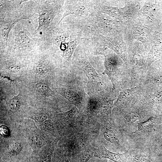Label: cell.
<instances>
[{
    "mask_svg": "<svg viewBox=\"0 0 162 162\" xmlns=\"http://www.w3.org/2000/svg\"><path fill=\"white\" fill-rule=\"evenodd\" d=\"M34 90L45 96H51L53 92L48 86L45 83L39 82L35 83L33 85Z\"/></svg>",
    "mask_w": 162,
    "mask_h": 162,
    "instance_id": "6",
    "label": "cell"
},
{
    "mask_svg": "<svg viewBox=\"0 0 162 162\" xmlns=\"http://www.w3.org/2000/svg\"><path fill=\"white\" fill-rule=\"evenodd\" d=\"M94 156L96 158L109 159L114 162H127L129 157V154L126 152L123 153H116L110 152L104 146H100L94 151Z\"/></svg>",
    "mask_w": 162,
    "mask_h": 162,
    "instance_id": "2",
    "label": "cell"
},
{
    "mask_svg": "<svg viewBox=\"0 0 162 162\" xmlns=\"http://www.w3.org/2000/svg\"><path fill=\"white\" fill-rule=\"evenodd\" d=\"M0 133L2 135L5 136H7L8 134V130L7 127L2 126L0 127Z\"/></svg>",
    "mask_w": 162,
    "mask_h": 162,
    "instance_id": "20",
    "label": "cell"
},
{
    "mask_svg": "<svg viewBox=\"0 0 162 162\" xmlns=\"http://www.w3.org/2000/svg\"><path fill=\"white\" fill-rule=\"evenodd\" d=\"M58 91L63 97L76 106L81 104L82 99L76 90L70 88H62L58 89Z\"/></svg>",
    "mask_w": 162,
    "mask_h": 162,
    "instance_id": "4",
    "label": "cell"
},
{
    "mask_svg": "<svg viewBox=\"0 0 162 162\" xmlns=\"http://www.w3.org/2000/svg\"><path fill=\"white\" fill-rule=\"evenodd\" d=\"M21 69L20 66L17 65H11L7 67L6 69L10 73H16L18 72Z\"/></svg>",
    "mask_w": 162,
    "mask_h": 162,
    "instance_id": "18",
    "label": "cell"
},
{
    "mask_svg": "<svg viewBox=\"0 0 162 162\" xmlns=\"http://www.w3.org/2000/svg\"><path fill=\"white\" fill-rule=\"evenodd\" d=\"M91 162H102L100 159L98 158L97 159H95L94 161H92Z\"/></svg>",
    "mask_w": 162,
    "mask_h": 162,
    "instance_id": "21",
    "label": "cell"
},
{
    "mask_svg": "<svg viewBox=\"0 0 162 162\" xmlns=\"http://www.w3.org/2000/svg\"><path fill=\"white\" fill-rule=\"evenodd\" d=\"M132 162H155L149 156L139 154L134 156Z\"/></svg>",
    "mask_w": 162,
    "mask_h": 162,
    "instance_id": "15",
    "label": "cell"
},
{
    "mask_svg": "<svg viewBox=\"0 0 162 162\" xmlns=\"http://www.w3.org/2000/svg\"><path fill=\"white\" fill-rule=\"evenodd\" d=\"M55 145V143L52 144L45 148L40 155V162H51Z\"/></svg>",
    "mask_w": 162,
    "mask_h": 162,
    "instance_id": "8",
    "label": "cell"
},
{
    "mask_svg": "<svg viewBox=\"0 0 162 162\" xmlns=\"http://www.w3.org/2000/svg\"><path fill=\"white\" fill-rule=\"evenodd\" d=\"M15 42L18 47L21 48L29 45L31 43V40L28 33L22 30L20 31L17 35Z\"/></svg>",
    "mask_w": 162,
    "mask_h": 162,
    "instance_id": "5",
    "label": "cell"
},
{
    "mask_svg": "<svg viewBox=\"0 0 162 162\" xmlns=\"http://www.w3.org/2000/svg\"><path fill=\"white\" fill-rule=\"evenodd\" d=\"M44 128L48 131L53 132L54 127L53 122L50 120H46L42 123Z\"/></svg>",
    "mask_w": 162,
    "mask_h": 162,
    "instance_id": "17",
    "label": "cell"
},
{
    "mask_svg": "<svg viewBox=\"0 0 162 162\" xmlns=\"http://www.w3.org/2000/svg\"><path fill=\"white\" fill-rule=\"evenodd\" d=\"M50 65L45 61H41L37 63L34 68V72L40 76L46 75L49 71Z\"/></svg>",
    "mask_w": 162,
    "mask_h": 162,
    "instance_id": "7",
    "label": "cell"
},
{
    "mask_svg": "<svg viewBox=\"0 0 162 162\" xmlns=\"http://www.w3.org/2000/svg\"><path fill=\"white\" fill-rule=\"evenodd\" d=\"M103 135L104 138L110 142L119 144V140L116 134L110 128L107 127L105 128L103 132Z\"/></svg>",
    "mask_w": 162,
    "mask_h": 162,
    "instance_id": "10",
    "label": "cell"
},
{
    "mask_svg": "<svg viewBox=\"0 0 162 162\" xmlns=\"http://www.w3.org/2000/svg\"><path fill=\"white\" fill-rule=\"evenodd\" d=\"M64 8V14L58 24L68 15H75L85 19L94 11L93 0L66 1Z\"/></svg>",
    "mask_w": 162,
    "mask_h": 162,
    "instance_id": "1",
    "label": "cell"
},
{
    "mask_svg": "<svg viewBox=\"0 0 162 162\" xmlns=\"http://www.w3.org/2000/svg\"><path fill=\"white\" fill-rule=\"evenodd\" d=\"M78 65L84 71L92 84L100 83L98 74L91 65L85 54L78 59Z\"/></svg>",
    "mask_w": 162,
    "mask_h": 162,
    "instance_id": "3",
    "label": "cell"
},
{
    "mask_svg": "<svg viewBox=\"0 0 162 162\" xmlns=\"http://www.w3.org/2000/svg\"><path fill=\"white\" fill-rule=\"evenodd\" d=\"M28 139L30 143L34 147L40 148L43 145V141L42 138L37 135H32Z\"/></svg>",
    "mask_w": 162,
    "mask_h": 162,
    "instance_id": "14",
    "label": "cell"
},
{
    "mask_svg": "<svg viewBox=\"0 0 162 162\" xmlns=\"http://www.w3.org/2000/svg\"><path fill=\"white\" fill-rule=\"evenodd\" d=\"M21 96L19 94L9 100L8 105L11 110L16 112L20 109L21 105Z\"/></svg>",
    "mask_w": 162,
    "mask_h": 162,
    "instance_id": "11",
    "label": "cell"
},
{
    "mask_svg": "<svg viewBox=\"0 0 162 162\" xmlns=\"http://www.w3.org/2000/svg\"><path fill=\"white\" fill-rule=\"evenodd\" d=\"M34 120L38 123H42L47 119V116L44 113H40L35 114L34 117Z\"/></svg>",
    "mask_w": 162,
    "mask_h": 162,
    "instance_id": "16",
    "label": "cell"
},
{
    "mask_svg": "<svg viewBox=\"0 0 162 162\" xmlns=\"http://www.w3.org/2000/svg\"><path fill=\"white\" fill-rule=\"evenodd\" d=\"M70 156L68 154H63L59 158L58 162H69Z\"/></svg>",
    "mask_w": 162,
    "mask_h": 162,
    "instance_id": "19",
    "label": "cell"
},
{
    "mask_svg": "<svg viewBox=\"0 0 162 162\" xmlns=\"http://www.w3.org/2000/svg\"><path fill=\"white\" fill-rule=\"evenodd\" d=\"M154 122V118L151 117L143 122L138 123L137 127L139 131H146L152 126Z\"/></svg>",
    "mask_w": 162,
    "mask_h": 162,
    "instance_id": "13",
    "label": "cell"
},
{
    "mask_svg": "<svg viewBox=\"0 0 162 162\" xmlns=\"http://www.w3.org/2000/svg\"><path fill=\"white\" fill-rule=\"evenodd\" d=\"M22 148V146L20 143L15 142L9 146L7 149V153L9 156H15L20 152Z\"/></svg>",
    "mask_w": 162,
    "mask_h": 162,
    "instance_id": "12",
    "label": "cell"
},
{
    "mask_svg": "<svg viewBox=\"0 0 162 162\" xmlns=\"http://www.w3.org/2000/svg\"><path fill=\"white\" fill-rule=\"evenodd\" d=\"M94 152L90 149L85 150L80 153L75 158L74 162H88L94 155Z\"/></svg>",
    "mask_w": 162,
    "mask_h": 162,
    "instance_id": "9",
    "label": "cell"
}]
</instances>
